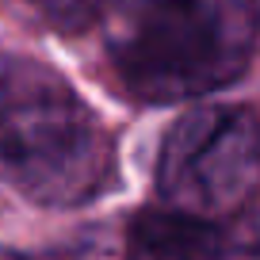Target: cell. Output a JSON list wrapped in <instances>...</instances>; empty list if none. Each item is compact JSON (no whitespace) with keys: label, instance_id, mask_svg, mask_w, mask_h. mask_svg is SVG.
<instances>
[{"label":"cell","instance_id":"cell-4","mask_svg":"<svg viewBox=\"0 0 260 260\" xmlns=\"http://www.w3.org/2000/svg\"><path fill=\"white\" fill-rule=\"evenodd\" d=\"M222 234L207 218L184 211H142L130 222L126 260H214Z\"/></svg>","mask_w":260,"mask_h":260},{"label":"cell","instance_id":"cell-3","mask_svg":"<svg viewBox=\"0 0 260 260\" xmlns=\"http://www.w3.org/2000/svg\"><path fill=\"white\" fill-rule=\"evenodd\" d=\"M157 187L172 211L226 214L256 187V119L249 107H199L169 130Z\"/></svg>","mask_w":260,"mask_h":260},{"label":"cell","instance_id":"cell-2","mask_svg":"<svg viewBox=\"0 0 260 260\" xmlns=\"http://www.w3.org/2000/svg\"><path fill=\"white\" fill-rule=\"evenodd\" d=\"M0 180L46 207L111 184V138L77 92L35 57H0Z\"/></svg>","mask_w":260,"mask_h":260},{"label":"cell","instance_id":"cell-5","mask_svg":"<svg viewBox=\"0 0 260 260\" xmlns=\"http://www.w3.org/2000/svg\"><path fill=\"white\" fill-rule=\"evenodd\" d=\"M50 27L57 31H84L100 19L104 0H27Z\"/></svg>","mask_w":260,"mask_h":260},{"label":"cell","instance_id":"cell-1","mask_svg":"<svg viewBox=\"0 0 260 260\" xmlns=\"http://www.w3.org/2000/svg\"><path fill=\"white\" fill-rule=\"evenodd\" d=\"M100 16L119 81L149 104L237 81L256 42V0H104Z\"/></svg>","mask_w":260,"mask_h":260}]
</instances>
